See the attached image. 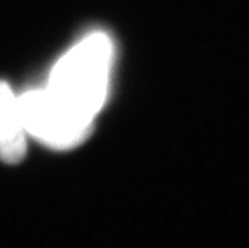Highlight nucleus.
Returning a JSON list of instances; mask_svg holds the SVG:
<instances>
[{"instance_id": "2", "label": "nucleus", "mask_w": 249, "mask_h": 248, "mask_svg": "<svg viewBox=\"0 0 249 248\" xmlns=\"http://www.w3.org/2000/svg\"><path fill=\"white\" fill-rule=\"evenodd\" d=\"M18 103L29 138L48 148L72 150L91 133L67 114L45 87L27 90L18 96Z\"/></svg>"}, {"instance_id": "1", "label": "nucleus", "mask_w": 249, "mask_h": 248, "mask_svg": "<svg viewBox=\"0 0 249 248\" xmlns=\"http://www.w3.org/2000/svg\"><path fill=\"white\" fill-rule=\"evenodd\" d=\"M114 66V40L106 32L94 30L60 57L43 87L78 124L91 132L107 100Z\"/></svg>"}, {"instance_id": "3", "label": "nucleus", "mask_w": 249, "mask_h": 248, "mask_svg": "<svg viewBox=\"0 0 249 248\" xmlns=\"http://www.w3.org/2000/svg\"><path fill=\"white\" fill-rule=\"evenodd\" d=\"M29 134L22 123L18 96L0 81V160L15 165L24 159Z\"/></svg>"}]
</instances>
